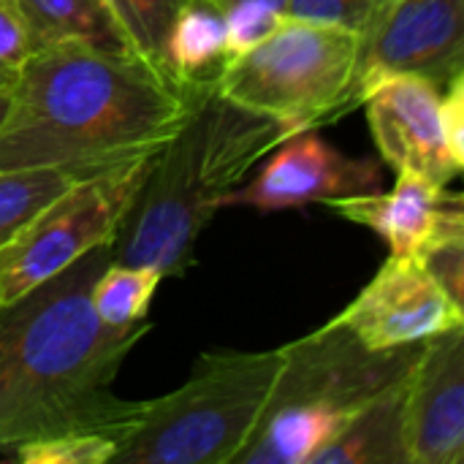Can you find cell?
Listing matches in <instances>:
<instances>
[{"label":"cell","instance_id":"obj_3","mask_svg":"<svg viewBox=\"0 0 464 464\" xmlns=\"http://www.w3.org/2000/svg\"><path fill=\"white\" fill-rule=\"evenodd\" d=\"M283 139L288 133L280 122L201 84L185 122L158 150L111 242L114 261L155 266L163 277H185L218 201L242 185Z\"/></svg>","mask_w":464,"mask_h":464},{"label":"cell","instance_id":"obj_21","mask_svg":"<svg viewBox=\"0 0 464 464\" xmlns=\"http://www.w3.org/2000/svg\"><path fill=\"white\" fill-rule=\"evenodd\" d=\"M120 440L103 432H73L19 446L11 457L22 464H109Z\"/></svg>","mask_w":464,"mask_h":464},{"label":"cell","instance_id":"obj_15","mask_svg":"<svg viewBox=\"0 0 464 464\" xmlns=\"http://www.w3.org/2000/svg\"><path fill=\"white\" fill-rule=\"evenodd\" d=\"M408 375L364 405L310 464H408L402 400Z\"/></svg>","mask_w":464,"mask_h":464},{"label":"cell","instance_id":"obj_6","mask_svg":"<svg viewBox=\"0 0 464 464\" xmlns=\"http://www.w3.org/2000/svg\"><path fill=\"white\" fill-rule=\"evenodd\" d=\"M359 57V33L285 14L261 44L228 60L212 87L294 136L362 106Z\"/></svg>","mask_w":464,"mask_h":464},{"label":"cell","instance_id":"obj_24","mask_svg":"<svg viewBox=\"0 0 464 464\" xmlns=\"http://www.w3.org/2000/svg\"><path fill=\"white\" fill-rule=\"evenodd\" d=\"M440 130L451 160L464 169V73L446 82L440 98Z\"/></svg>","mask_w":464,"mask_h":464},{"label":"cell","instance_id":"obj_26","mask_svg":"<svg viewBox=\"0 0 464 464\" xmlns=\"http://www.w3.org/2000/svg\"><path fill=\"white\" fill-rule=\"evenodd\" d=\"M5 106H8V87H3V90H0V120H3Z\"/></svg>","mask_w":464,"mask_h":464},{"label":"cell","instance_id":"obj_4","mask_svg":"<svg viewBox=\"0 0 464 464\" xmlns=\"http://www.w3.org/2000/svg\"><path fill=\"white\" fill-rule=\"evenodd\" d=\"M419 348L372 351L332 321L283 345V370L234 464H310L364 405L411 372Z\"/></svg>","mask_w":464,"mask_h":464},{"label":"cell","instance_id":"obj_18","mask_svg":"<svg viewBox=\"0 0 464 464\" xmlns=\"http://www.w3.org/2000/svg\"><path fill=\"white\" fill-rule=\"evenodd\" d=\"M84 174L63 169H16L0 171V247L52 198Z\"/></svg>","mask_w":464,"mask_h":464},{"label":"cell","instance_id":"obj_1","mask_svg":"<svg viewBox=\"0 0 464 464\" xmlns=\"http://www.w3.org/2000/svg\"><path fill=\"white\" fill-rule=\"evenodd\" d=\"M111 258V245H101L0 304V454L73 432L120 440L144 411L147 400L117 397L114 381L152 324L114 329L90 304V288Z\"/></svg>","mask_w":464,"mask_h":464},{"label":"cell","instance_id":"obj_12","mask_svg":"<svg viewBox=\"0 0 464 464\" xmlns=\"http://www.w3.org/2000/svg\"><path fill=\"white\" fill-rule=\"evenodd\" d=\"M443 87L411 76L386 73L362 87L367 122L381 158L394 169H416L449 185L462 169L451 160L440 130Z\"/></svg>","mask_w":464,"mask_h":464},{"label":"cell","instance_id":"obj_16","mask_svg":"<svg viewBox=\"0 0 464 464\" xmlns=\"http://www.w3.org/2000/svg\"><path fill=\"white\" fill-rule=\"evenodd\" d=\"M226 5L228 0H185L177 11L163 63L179 84H212L226 63Z\"/></svg>","mask_w":464,"mask_h":464},{"label":"cell","instance_id":"obj_2","mask_svg":"<svg viewBox=\"0 0 464 464\" xmlns=\"http://www.w3.org/2000/svg\"><path fill=\"white\" fill-rule=\"evenodd\" d=\"M144 60L82 44L24 57L0 120V171L63 169L84 177L155 155L185 122L196 90Z\"/></svg>","mask_w":464,"mask_h":464},{"label":"cell","instance_id":"obj_8","mask_svg":"<svg viewBox=\"0 0 464 464\" xmlns=\"http://www.w3.org/2000/svg\"><path fill=\"white\" fill-rule=\"evenodd\" d=\"M383 169L375 158H351L324 141L318 130H302L283 139L261 163L247 185L228 190L218 209L247 207L261 215L329 204L348 196L378 193Z\"/></svg>","mask_w":464,"mask_h":464},{"label":"cell","instance_id":"obj_14","mask_svg":"<svg viewBox=\"0 0 464 464\" xmlns=\"http://www.w3.org/2000/svg\"><path fill=\"white\" fill-rule=\"evenodd\" d=\"M11 5L30 54L57 44H82L111 57L141 60L106 0H11Z\"/></svg>","mask_w":464,"mask_h":464},{"label":"cell","instance_id":"obj_7","mask_svg":"<svg viewBox=\"0 0 464 464\" xmlns=\"http://www.w3.org/2000/svg\"><path fill=\"white\" fill-rule=\"evenodd\" d=\"M155 155L76 179L41 207L0 247V304H8L65 272L90 250L111 245Z\"/></svg>","mask_w":464,"mask_h":464},{"label":"cell","instance_id":"obj_17","mask_svg":"<svg viewBox=\"0 0 464 464\" xmlns=\"http://www.w3.org/2000/svg\"><path fill=\"white\" fill-rule=\"evenodd\" d=\"M166 280L155 266L109 261L90 288V304L101 324L125 329L147 321L152 296Z\"/></svg>","mask_w":464,"mask_h":464},{"label":"cell","instance_id":"obj_13","mask_svg":"<svg viewBox=\"0 0 464 464\" xmlns=\"http://www.w3.org/2000/svg\"><path fill=\"white\" fill-rule=\"evenodd\" d=\"M454 193L457 190H449V185H440L424 171L400 169L389 193L348 196L329 201L326 207L340 218L375 231L394 258H416Z\"/></svg>","mask_w":464,"mask_h":464},{"label":"cell","instance_id":"obj_19","mask_svg":"<svg viewBox=\"0 0 464 464\" xmlns=\"http://www.w3.org/2000/svg\"><path fill=\"white\" fill-rule=\"evenodd\" d=\"M416 261L427 269V275L464 307V209L462 193H454L443 207V215L416 256Z\"/></svg>","mask_w":464,"mask_h":464},{"label":"cell","instance_id":"obj_5","mask_svg":"<svg viewBox=\"0 0 464 464\" xmlns=\"http://www.w3.org/2000/svg\"><path fill=\"white\" fill-rule=\"evenodd\" d=\"M283 370L275 351H209L174 392L147 400L114 464H234Z\"/></svg>","mask_w":464,"mask_h":464},{"label":"cell","instance_id":"obj_25","mask_svg":"<svg viewBox=\"0 0 464 464\" xmlns=\"http://www.w3.org/2000/svg\"><path fill=\"white\" fill-rule=\"evenodd\" d=\"M30 54V44L19 16L14 14L11 0H0V68L16 71Z\"/></svg>","mask_w":464,"mask_h":464},{"label":"cell","instance_id":"obj_27","mask_svg":"<svg viewBox=\"0 0 464 464\" xmlns=\"http://www.w3.org/2000/svg\"><path fill=\"white\" fill-rule=\"evenodd\" d=\"M11 76H14L11 71H5V68H0V90H3V87H8V82H11Z\"/></svg>","mask_w":464,"mask_h":464},{"label":"cell","instance_id":"obj_9","mask_svg":"<svg viewBox=\"0 0 464 464\" xmlns=\"http://www.w3.org/2000/svg\"><path fill=\"white\" fill-rule=\"evenodd\" d=\"M386 73L440 87L464 73V0H392L362 33L359 90Z\"/></svg>","mask_w":464,"mask_h":464},{"label":"cell","instance_id":"obj_22","mask_svg":"<svg viewBox=\"0 0 464 464\" xmlns=\"http://www.w3.org/2000/svg\"><path fill=\"white\" fill-rule=\"evenodd\" d=\"M285 14L264 0H228L226 5V63L261 44ZM223 63V65H226Z\"/></svg>","mask_w":464,"mask_h":464},{"label":"cell","instance_id":"obj_10","mask_svg":"<svg viewBox=\"0 0 464 464\" xmlns=\"http://www.w3.org/2000/svg\"><path fill=\"white\" fill-rule=\"evenodd\" d=\"M332 324L345 326L372 351H392L464 326V307L427 275L416 258L389 256L378 275L337 318H332Z\"/></svg>","mask_w":464,"mask_h":464},{"label":"cell","instance_id":"obj_20","mask_svg":"<svg viewBox=\"0 0 464 464\" xmlns=\"http://www.w3.org/2000/svg\"><path fill=\"white\" fill-rule=\"evenodd\" d=\"M106 3L111 5L122 30L128 33L139 57L155 71L169 76L163 63V46H166L169 27L185 0H106Z\"/></svg>","mask_w":464,"mask_h":464},{"label":"cell","instance_id":"obj_11","mask_svg":"<svg viewBox=\"0 0 464 464\" xmlns=\"http://www.w3.org/2000/svg\"><path fill=\"white\" fill-rule=\"evenodd\" d=\"M408 464L464 462V326L421 343L405 381Z\"/></svg>","mask_w":464,"mask_h":464},{"label":"cell","instance_id":"obj_23","mask_svg":"<svg viewBox=\"0 0 464 464\" xmlns=\"http://www.w3.org/2000/svg\"><path fill=\"white\" fill-rule=\"evenodd\" d=\"M392 0H288L285 14L364 33Z\"/></svg>","mask_w":464,"mask_h":464},{"label":"cell","instance_id":"obj_28","mask_svg":"<svg viewBox=\"0 0 464 464\" xmlns=\"http://www.w3.org/2000/svg\"><path fill=\"white\" fill-rule=\"evenodd\" d=\"M264 3H269L272 8H277V11H283V14H285V3H288V0H264Z\"/></svg>","mask_w":464,"mask_h":464}]
</instances>
